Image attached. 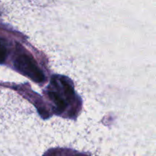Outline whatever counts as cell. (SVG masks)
Masks as SVG:
<instances>
[{
    "label": "cell",
    "mask_w": 156,
    "mask_h": 156,
    "mask_svg": "<svg viewBox=\"0 0 156 156\" xmlns=\"http://www.w3.org/2000/svg\"><path fill=\"white\" fill-rule=\"evenodd\" d=\"M15 68L34 82L41 83L45 80V76L34 59L27 54L19 55L15 60Z\"/></svg>",
    "instance_id": "obj_1"
},
{
    "label": "cell",
    "mask_w": 156,
    "mask_h": 156,
    "mask_svg": "<svg viewBox=\"0 0 156 156\" xmlns=\"http://www.w3.org/2000/svg\"><path fill=\"white\" fill-rule=\"evenodd\" d=\"M6 56H7V51H6L5 47L0 42V64L4 62L6 59Z\"/></svg>",
    "instance_id": "obj_2"
}]
</instances>
